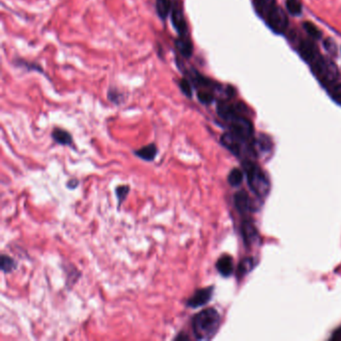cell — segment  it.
<instances>
[{"mask_svg":"<svg viewBox=\"0 0 341 341\" xmlns=\"http://www.w3.org/2000/svg\"><path fill=\"white\" fill-rule=\"evenodd\" d=\"M51 136L53 138V140L60 145H64V146H68L72 144V136L71 134L64 130L62 128H54Z\"/></svg>","mask_w":341,"mask_h":341,"instance_id":"cell-15","label":"cell"},{"mask_svg":"<svg viewBox=\"0 0 341 341\" xmlns=\"http://www.w3.org/2000/svg\"><path fill=\"white\" fill-rule=\"evenodd\" d=\"M256 143L258 145V148L263 150V151H268L270 149V146H271V143L268 140V138L264 137V136L259 137V139H258Z\"/></svg>","mask_w":341,"mask_h":341,"instance_id":"cell-28","label":"cell"},{"mask_svg":"<svg viewBox=\"0 0 341 341\" xmlns=\"http://www.w3.org/2000/svg\"><path fill=\"white\" fill-rule=\"evenodd\" d=\"M310 67L318 80L325 86L334 84L339 78V71L334 62L322 55L317 57L312 63H310Z\"/></svg>","mask_w":341,"mask_h":341,"instance_id":"cell-3","label":"cell"},{"mask_svg":"<svg viewBox=\"0 0 341 341\" xmlns=\"http://www.w3.org/2000/svg\"><path fill=\"white\" fill-rule=\"evenodd\" d=\"M170 18H171L172 25L178 34V39L190 40L187 22H186L182 5L180 2L173 3L171 12H170Z\"/></svg>","mask_w":341,"mask_h":341,"instance_id":"cell-5","label":"cell"},{"mask_svg":"<svg viewBox=\"0 0 341 341\" xmlns=\"http://www.w3.org/2000/svg\"><path fill=\"white\" fill-rule=\"evenodd\" d=\"M221 317L214 308L201 310L192 318V331L197 340L212 339L220 327Z\"/></svg>","mask_w":341,"mask_h":341,"instance_id":"cell-1","label":"cell"},{"mask_svg":"<svg viewBox=\"0 0 341 341\" xmlns=\"http://www.w3.org/2000/svg\"><path fill=\"white\" fill-rule=\"evenodd\" d=\"M253 4L262 18H266L267 15L276 7L275 0H253Z\"/></svg>","mask_w":341,"mask_h":341,"instance_id":"cell-12","label":"cell"},{"mask_svg":"<svg viewBox=\"0 0 341 341\" xmlns=\"http://www.w3.org/2000/svg\"><path fill=\"white\" fill-rule=\"evenodd\" d=\"M227 123L229 124V128L232 133L246 139V140H251L253 136V126L252 123L245 116L238 114L229 119Z\"/></svg>","mask_w":341,"mask_h":341,"instance_id":"cell-6","label":"cell"},{"mask_svg":"<svg viewBox=\"0 0 341 341\" xmlns=\"http://www.w3.org/2000/svg\"><path fill=\"white\" fill-rule=\"evenodd\" d=\"M243 170L250 189L258 197L264 198L270 189V183L264 171L257 164L248 159L243 162Z\"/></svg>","mask_w":341,"mask_h":341,"instance_id":"cell-2","label":"cell"},{"mask_svg":"<svg viewBox=\"0 0 341 341\" xmlns=\"http://www.w3.org/2000/svg\"><path fill=\"white\" fill-rule=\"evenodd\" d=\"M78 185H79V181L77 179H70L66 184V186L69 189H75Z\"/></svg>","mask_w":341,"mask_h":341,"instance_id":"cell-30","label":"cell"},{"mask_svg":"<svg viewBox=\"0 0 341 341\" xmlns=\"http://www.w3.org/2000/svg\"><path fill=\"white\" fill-rule=\"evenodd\" d=\"M17 66H22V67H26L28 68V70H35V71H38V72H43L41 66L39 64H35V63H31V62H27L25 60H22V59H18L16 62Z\"/></svg>","mask_w":341,"mask_h":341,"instance_id":"cell-27","label":"cell"},{"mask_svg":"<svg viewBox=\"0 0 341 341\" xmlns=\"http://www.w3.org/2000/svg\"><path fill=\"white\" fill-rule=\"evenodd\" d=\"M158 153L157 146L154 143H150L148 145H145L141 147L140 149H138L134 151V154L138 158H140L144 161H152L156 157V155Z\"/></svg>","mask_w":341,"mask_h":341,"instance_id":"cell-11","label":"cell"},{"mask_svg":"<svg viewBox=\"0 0 341 341\" xmlns=\"http://www.w3.org/2000/svg\"><path fill=\"white\" fill-rule=\"evenodd\" d=\"M197 98L198 100L205 105H209L214 101V94L212 91L206 89H200L197 92Z\"/></svg>","mask_w":341,"mask_h":341,"instance_id":"cell-22","label":"cell"},{"mask_svg":"<svg viewBox=\"0 0 341 341\" xmlns=\"http://www.w3.org/2000/svg\"><path fill=\"white\" fill-rule=\"evenodd\" d=\"M179 87H180V90L181 92L183 93V94L186 96V97H188V98H191L192 97V94H193V91H192V88H193V85L191 83L190 80H188L187 78H182L179 82Z\"/></svg>","mask_w":341,"mask_h":341,"instance_id":"cell-24","label":"cell"},{"mask_svg":"<svg viewBox=\"0 0 341 341\" xmlns=\"http://www.w3.org/2000/svg\"><path fill=\"white\" fill-rule=\"evenodd\" d=\"M0 268L4 273H10L17 268V263L15 262L12 257L6 254H2L1 259H0Z\"/></svg>","mask_w":341,"mask_h":341,"instance_id":"cell-18","label":"cell"},{"mask_svg":"<svg viewBox=\"0 0 341 341\" xmlns=\"http://www.w3.org/2000/svg\"><path fill=\"white\" fill-rule=\"evenodd\" d=\"M175 46L178 52L185 58H190L192 53H193V44L190 40H182V39H176L175 41Z\"/></svg>","mask_w":341,"mask_h":341,"instance_id":"cell-17","label":"cell"},{"mask_svg":"<svg viewBox=\"0 0 341 341\" xmlns=\"http://www.w3.org/2000/svg\"><path fill=\"white\" fill-rule=\"evenodd\" d=\"M299 53L301 57L307 62V63H312V62L321 55L319 52L316 44L311 40H303L299 44Z\"/></svg>","mask_w":341,"mask_h":341,"instance_id":"cell-9","label":"cell"},{"mask_svg":"<svg viewBox=\"0 0 341 341\" xmlns=\"http://www.w3.org/2000/svg\"><path fill=\"white\" fill-rule=\"evenodd\" d=\"M243 241L246 245H251L257 239V231L250 221H244L241 226Z\"/></svg>","mask_w":341,"mask_h":341,"instance_id":"cell-13","label":"cell"},{"mask_svg":"<svg viewBox=\"0 0 341 341\" xmlns=\"http://www.w3.org/2000/svg\"><path fill=\"white\" fill-rule=\"evenodd\" d=\"M243 177H244V174L242 170H240L239 168H234L230 171L227 179H228V183L231 186L237 187V186H239L242 183Z\"/></svg>","mask_w":341,"mask_h":341,"instance_id":"cell-19","label":"cell"},{"mask_svg":"<svg viewBox=\"0 0 341 341\" xmlns=\"http://www.w3.org/2000/svg\"><path fill=\"white\" fill-rule=\"evenodd\" d=\"M329 94L331 98L341 106V83L335 84L333 87L330 88Z\"/></svg>","mask_w":341,"mask_h":341,"instance_id":"cell-26","label":"cell"},{"mask_svg":"<svg viewBox=\"0 0 341 341\" xmlns=\"http://www.w3.org/2000/svg\"><path fill=\"white\" fill-rule=\"evenodd\" d=\"M266 19V23L268 27L277 34H281L286 30L288 26V17L284 10L276 6L268 15Z\"/></svg>","mask_w":341,"mask_h":341,"instance_id":"cell-7","label":"cell"},{"mask_svg":"<svg viewBox=\"0 0 341 341\" xmlns=\"http://www.w3.org/2000/svg\"><path fill=\"white\" fill-rule=\"evenodd\" d=\"M286 8L294 16H298L302 12V6L298 0H286Z\"/></svg>","mask_w":341,"mask_h":341,"instance_id":"cell-23","label":"cell"},{"mask_svg":"<svg viewBox=\"0 0 341 341\" xmlns=\"http://www.w3.org/2000/svg\"><path fill=\"white\" fill-rule=\"evenodd\" d=\"M234 205L241 214L246 213L250 209V200L245 191H238L234 194Z\"/></svg>","mask_w":341,"mask_h":341,"instance_id":"cell-14","label":"cell"},{"mask_svg":"<svg viewBox=\"0 0 341 341\" xmlns=\"http://www.w3.org/2000/svg\"><path fill=\"white\" fill-rule=\"evenodd\" d=\"M175 339H176V340H180V339H186V340H188L189 337H188V335H186V333L183 334V333L181 332V333H179V334L175 337Z\"/></svg>","mask_w":341,"mask_h":341,"instance_id":"cell-32","label":"cell"},{"mask_svg":"<svg viewBox=\"0 0 341 341\" xmlns=\"http://www.w3.org/2000/svg\"><path fill=\"white\" fill-rule=\"evenodd\" d=\"M325 47H326V49L330 52H335V50H336V46H335L333 40L332 41L327 40L326 42H325Z\"/></svg>","mask_w":341,"mask_h":341,"instance_id":"cell-29","label":"cell"},{"mask_svg":"<svg viewBox=\"0 0 341 341\" xmlns=\"http://www.w3.org/2000/svg\"><path fill=\"white\" fill-rule=\"evenodd\" d=\"M155 4H156V12L159 18L165 20L172 9L173 3L171 2V0H156Z\"/></svg>","mask_w":341,"mask_h":341,"instance_id":"cell-16","label":"cell"},{"mask_svg":"<svg viewBox=\"0 0 341 341\" xmlns=\"http://www.w3.org/2000/svg\"><path fill=\"white\" fill-rule=\"evenodd\" d=\"M220 142L237 157H244L247 156L248 154L252 153V147L249 143L250 140H246V139L235 135L231 131L221 135Z\"/></svg>","mask_w":341,"mask_h":341,"instance_id":"cell-4","label":"cell"},{"mask_svg":"<svg viewBox=\"0 0 341 341\" xmlns=\"http://www.w3.org/2000/svg\"><path fill=\"white\" fill-rule=\"evenodd\" d=\"M213 286H208L204 288H200L196 290L193 295H191L187 300H186V306L190 308H199L207 304L213 295Z\"/></svg>","mask_w":341,"mask_h":341,"instance_id":"cell-8","label":"cell"},{"mask_svg":"<svg viewBox=\"0 0 341 341\" xmlns=\"http://www.w3.org/2000/svg\"><path fill=\"white\" fill-rule=\"evenodd\" d=\"M129 191H130V187L128 185H118L117 187L115 188V195L117 198L118 207L121 206L123 201L126 199Z\"/></svg>","mask_w":341,"mask_h":341,"instance_id":"cell-21","label":"cell"},{"mask_svg":"<svg viewBox=\"0 0 341 341\" xmlns=\"http://www.w3.org/2000/svg\"><path fill=\"white\" fill-rule=\"evenodd\" d=\"M303 28L306 31V33H308L310 36L314 39H319L322 36L321 31L311 22H304L303 23Z\"/></svg>","mask_w":341,"mask_h":341,"instance_id":"cell-25","label":"cell"},{"mask_svg":"<svg viewBox=\"0 0 341 341\" xmlns=\"http://www.w3.org/2000/svg\"><path fill=\"white\" fill-rule=\"evenodd\" d=\"M216 269L222 276L229 277L234 270L233 259L230 255H222L216 262Z\"/></svg>","mask_w":341,"mask_h":341,"instance_id":"cell-10","label":"cell"},{"mask_svg":"<svg viewBox=\"0 0 341 341\" xmlns=\"http://www.w3.org/2000/svg\"><path fill=\"white\" fill-rule=\"evenodd\" d=\"M253 266H254V260H253V258L248 257V258L243 259V260L239 263L238 268H237V275H238V277H242V276L246 275L248 272L251 271V269L253 268Z\"/></svg>","mask_w":341,"mask_h":341,"instance_id":"cell-20","label":"cell"},{"mask_svg":"<svg viewBox=\"0 0 341 341\" xmlns=\"http://www.w3.org/2000/svg\"><path fill=\"white\" fill-rule=\"evenodd\" d=\"M331 339L333 340H339L341 339V328H339L337 331H335L331 337Z\"/></svg>","mask_w":341,"mask_h":341,"instance_id":"cell-31","label":"cell"}]
</instances>
